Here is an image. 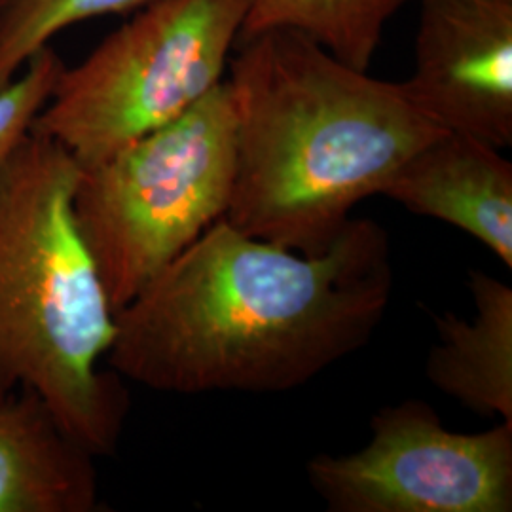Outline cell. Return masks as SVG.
Returning <instances> with one entry per match:
<instances>
[{
	"mask_svg": "<svg viewBox=\"0 0 512 512\" xmlns=\"http://www.w3.org/2000/svg\"><path fill=\"white\" fill-rule=\"evenodd\" d=\"M404 92L448 133L512 145V0H420Z\"/></svg>",
	"mask_w": 512,
	"mask_h": 512,
	"instance_id": "obj_7",
	"label": "cell"
},
{
	"mask_svg": "<svg viewBox=\"0 0 512 512\" xmlns=\"http://www.w3.org/2000/svg\"><path fill=\"white\" fill-rule=\"evenodd\" d=\"M95 456L25 391H0V512H95Z\"/></svg>",
	"mask_w": 512,
	"mask_h": 512,
	"instance_id": "obj_9",
	"label": "cell"
},
{
	"mask_svg": "<svg viewBox=\"0 0 512 512\" xmlns=\"http://www.w3.org/2000/svg\"><path fill=\"white\" fill-rule=\"evenodd\" d=\"M63 69L65 63L48 46L33 55L16 76L0 84V169L33 133Z\"/></svg>",
	"mask_w": 512,
	"mask_h": 512,
	"instance_id": "obj_13",
	"label": "cell"
},
{
	"mask_svg": "<svg viewBox=\"0 0 512 512\" xmlns=\"http://www.w3.org/2000/svg\"><path fill=\"white\" fill-rule=\"evenodd\" d=\"M382 196L448 222L512 268V164L469 135L442 133L404 162Z\"/></svg>",
	"mask_w": 512,
	"mask_h": 512,
	"instance_id": "obj_8",
	"label": "cell"
},
{
	"mask_svg": "<svg viewBox=\"0 0 512 512\" xmlns=\"http://www.w3.org/2000/svg\"><path fill=\"white\" fill-rule=\"evenodd\" d=\"M150 2L154 0H0V84L65 29L88 19L135 12Z\"/></svg>",
	"mask_w": 512,
	"mask_h": 512,
	"instance_id": "obj_12",
	"label": "cell"
},
{
	"mask_svg": "<svg viewBox=\"0 0 512 512\" xmlns=\"http://www.w3.org/2000/svg\"><path fill=\"white\" fill-rule=\"evenodd\" d=\"M236 110L226 80L162 128L82 165L74 215L114 311L226 217Z\"/></svg>",
	"mask_w": 512,
	"mask_h": 512,
	"instance_id": "obj_4",
	"label": "cell"
},
{
	"mask_svg": "<svg viewBox=\"0 0 512 512\" xmlns=\"http://www.w3.org/2000/svg\"><path fill=\"white\" fill-rule=\"evenodd\" d=\"M80 169L37 131L0 169V391L35 395L103 458L129 395L109 366L116 311L74 215Z\"/></svg>",
	"mask_w": 512,
	"mask_h": 512,
	"instance_id": "obj_3",
	"label": "cell"
},
{
	"mask_svg": "<svg viewBox=\"0 0 512 512\" xmlns=\"http://www.w3.org/2000/svg\"><path fill=\"white\" fill-rule=\"evenodd\" d=\"M391 287L374 220L304 255L220 219L116 313L109 366L162 393L289 391L370 342Z\"/></svg>",
	"mask_w": 512,
	"mask_h": 512,
	"instance_id": "obj_1",
	"label": "cell"
},
{
	"mask_svg": "<svg viewBox=\"0 0 512 512\" xmlns=\"http://www.w3.org/2000/svg\"><path fill=\"white\" fill-rule=\"evenodd\" d=\"M348 456L319 454L306 473L332 512H511L512 423L463 435L433 406L404 401L370 421Z\"/></svg>",
	"mask_w": 512,
	"mask_h": 512,
	"instance_id": "obj_6",
	"label": "cell"
},
{
	"mask_svg": "<svg viewBox=\"0 0 512 512\" xmlns=\"http://www.w3.org/2000/svg\"><path fill=\"white\" fill-rule=\"evenodd\" d=\"M476 313L437 315L439 342L425 374L439 391L482 418L512 423V289L501 279L471 270Z\"/></svg>",
	"mask_w": 512,
	"mask_h": 512,
	"instance_id": "obj_10",
	"label": "cell"
},
{
	"mask_svg": "<svg viewBox=\"0 0 512 512\" xmlns=\"http://www.w3.org/2000/svg\"><path fill=\"white\" fill-rule=\"evenodd\" d=\"M410 0H253L238 42L268 29H296L353 69L368 71L385 25Z\"/></svg>",
	"mask_w": 512,
	"mask_h": 512,
	"instance_id": "obj_11",
	"label": "cell"
},
{
	"mask_svg": "<svg viewBox=\"0 0 512 512\" xmlns=\"http://www.w3.org/2000/svg\"><path fill=\"white\" fill-rule=\"evenodd\" d=\"M253 0H154L76 67L33 131L92 165L162 128L222 82Z\"/></svg>",
	"mask_w": 512,
	"mask_h": 512,
	"instance_id": "obj_5",
	"label": "cell"
},
{
	"mask_svg": "<svg viewBox=\"0 0 512 512\" xmlns=\"http://www.w3.org/2000/svg\"><path fill=\"white\" fill-rule=\"evenodd\" d=\"M230 61L236 175L226 217L247 236L304 255L327 251L355 205L446 129L403 82L353 69L296 29L239 42Z\"/></svg>",
	"mask_w": 512,
	"mask_h": 512,
	"instance_id": "obj_2",
	"label": "cell"
}]
</instances>
